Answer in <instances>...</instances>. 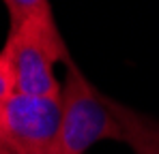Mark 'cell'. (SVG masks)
Segmentation results:
<instances>
[{
  "label": "cell",
  "mask_w": 159,
  "mask_h": 154,
  "mask_svg": "<svg viewBox=\"0 0 159 154\" xmlns=\"http://www.w3.org/2000/svg\"><path fill=\"white\" fill-rule=\"evenodd\" d=\"M15 94V79H13V71L11 64L7 60V56L0 51V109L7 105V101Z\"/></svg>",
  "instance_id": "5b68a950"
},
{
  "label": "cell",
  "mask_w": 159,
  "mask_h": 154,
  "mask_svg": "<svg viewBox=\"0 0 159 154\" xmlns=\"http://www.w3.org/2000/svg\"><path fill=\"white\" fill-rule=\"evenodd\" d=\"M107 109L120 126V143L133 154H159V120L103 94Z\"/></svg>",
  "instance_id": "277c9868"
},
{
  "label": "cell",
  "mask_w": 159,
  "mask_h": 154,
  "mask_svg": "<svg viewBox=\"0 0 159 154\" xmlns=\"http://www.w3.org/2000/svg\"><path fill=\"white\" fill-rule=\"evenodd\" d=\"M0 148L7 154H60V94H13L0 109Z\"/></svg>",
  "instance_id": "3957f363"
},
{
  "label": "cell",
  "mask_w": 159,
  "mask_h": 154,
  "mask_svg": "<svg viewBox=\"0 0 159 154\" xmlns=\"http://www.w3.org/2000/svg\"><path fill=\"white\" fill-rule=\"evenodd\" d=\"M4 6L9 32L2 53L13 71L15 94L58 96L56 64H65L71 53L60 36L52 4L48 0H9Z\"/></svg>",
  "instance_id": "6da1fadb"
},
{
  "label": "cell",
  "mask_w": 159,
  "mask_h": 154,
  "mask_svg": "<svg viewBox=\"0 0 159 154\" xmlns=\"http://www.w3.org/2000/svg\"><path fill=\"white\" fill-rule=\"evenodd\" d=\"M120 141V126L75 60H65L60 83V154H86L99 141Z\"/></svg>",
  "instance_id": "7a4b0ae2"
},
{
  "label": "cell",
  "mask_w": 159,
  "mask_h": 154,
  "mask_svg": "<svg viewBox=\"0 0 159 154\" xmlns=\"http://www.w3.org/2000/svg\"><path fill=\"white\" fill-rule=\"evenodd\" d=\"M0 154H7V150H4V148H0Z\"/></svg>",
  "instance_id": "8992f818"
}]
</instances>
